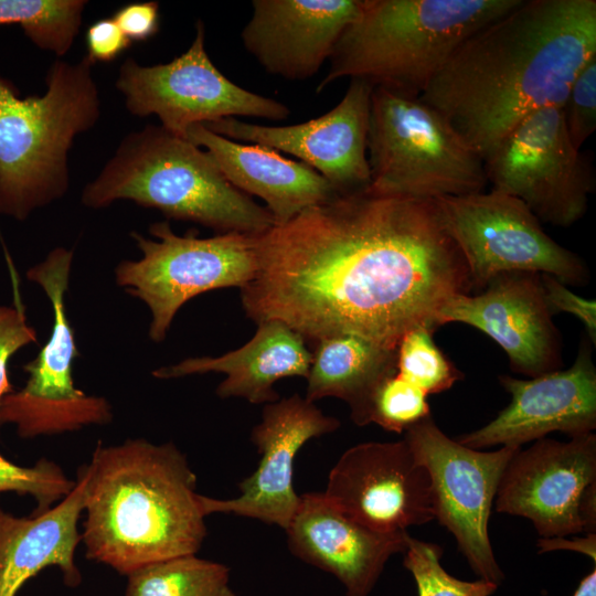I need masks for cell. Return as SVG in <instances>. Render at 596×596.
<instances>
[{
	"label": "cell",
	"mask_w": 596,
	"mask_h": 596,
	"mask_svg": "<svg viewBox=\"0 0 596 596\" xmlns=\"http://www.w3.org/2000/svg\"><path fill=\"white\" fill-rule=\"evenodd\" d=\"M254 244L258 269L241 289L246 316L279 320L306 340L348 333L396 348L415 328L434 330L443 306L472 288L435 201L337 193Z\"/></svg>",
	"instance_id": "1"
},
{
	"label": "cell",
	"mask_w": 596,
	"mask_h": 596,
	"mask_svg": "<svg viewBox=\"0 0 596 596\" xmlns=\"http://www.w3.org/2000/svg\"><path fill=\"white\" fill-rule=\"evenodd\" d=\"M594 56L595 0H521L466 39L418 98L485 162L524 118L562 107Z\"/></svg>",
	"instance_id": "2"
},
{
	"label": "cell",
	"mask_w": 596,
	"mask_h": 596,
	"mask_svg": "<svg viewBox=\"0 0 596 596\" xmlns=\"http://www.w3.org/2000/svg\"><path fill=\"white\" fill-rule=\"evenodd\" d=\"M83 468L86 518L81 535L87 558L127 576L200 551L206 536L203 494L173 443H99Z\"/></svg>",
	"instance_id": "3"
},
{
	"label": "cell",
	"mask_w": 596,
	"mask_h": 596,
	"mask_svg": "<svg viewBox=\"0 0 596 596\" xmlns=\"http://www.w3.org/2000/svg\"><path fill=\"white\" fill-rule=\"evenodd\" d=\"M520 2L361 0L317 93L348 77L373 88L419 97L466 39Z\"/></svg>",
	"instance_id": "4"
},
{
	"label": "cell",
	"mask_w": 596,
	"mask_h": 596,
	"mask_svg": "<svg viewBox=\"0 0 596 596\" xmlns=\"http://www.w3.org/2000/svg\"><path fill=\"white\" fill-rule=\"evenodd\" d=\"M119 200L219 234L259 235L274 225L266 207L231 184L206 150L161 125L126 136L81 195L95 210Z\"/></svg>",
	"instance_id": "5"
},
{
	"label": "cell",
	"mask_w": 596,
	"mask_h": 596,
	"mask_svg": "<svg viewBox=\"0 0 596 596\" xmlns=\"http://www.w3.org/2000/svg\"><path fill=\"white\" fill-rule=\"evenodd\" d=\"M93 64L56 60L44 94L25 98L0 75V214L23 221L67 192L70 149L100 116Z\"/></svg>",
	"instance_id": "6"
},
{
	"label": "cell",
	"mask_w": 596,
	"mask_h": 596,
	"mask_svg": "<svg viewBox=\"0 0 596 596\" xmlns=\"http://www.w3.org/2000/svg\"><path fill=\"white\" fill-rule=\"evenodd\" d=\"M375 195L436 201L483 191V159L418 97L373 88L368 132Z\"/></svg>",
	"instance_id": "7"
},
{
	"label": "cell",
	"mask_w": 596,
	"mask_h": 596,
	"mask_svg": "<svg viewBox=\"0 0 596 596\" xmlns=\"http://www.w3.org/2000/svg\"><path fill=\"white\" fill-rule=\"evenodd\" d=\"M149 232L157 240L131 233L141 257L120 262L115 279L148 306L153 342L166 339L188 300L214 289H242L257 273L254 235L231 232L201 238L193 231L178 235L168 221L151 224Z\"/></svg>",
	"instance_id": "8"
},
{
	"label": "cell",
	"mask_w": 596,
	"mask_h": 596,
	"mask_svg": "<svg viewBox=\"0 0 596 596\" xmlns=\"http://www.w3.org/2000/svg\"><path fill=\"white\" fill-rule=\"evenodd\" d=\"M72 262L71 249L56 247L26 272V278L41 286L51 302L53 326L36 358L23 366L29 374L24 386L7 394L0 405V424H13L22 438L113 421L110 403L103 396L86 394L73 381L78 349L65 302Z\"/></svg>",
	"instance_id": "9"
},
{
	"label": "cell",
	"mask_w": 596,
	"mask_h": 596,
	"mask_svg": "<svg viewBox=\"0 0 596 596\" xmlns=\"http://www.w3.org/2000/svg\"><path fill=\"white\" fill-rule=\"evenodd\" d=\"M435 202L472 288H485L493 277L512 272L547 274L570 285L587 280L584 262L551 238L518 198L491 189Z\"/></svg>",
	"instance_id": "10"
},
{
	"label": "cell",
	"mask_w": 596,
	"mask_h": 596,
	"mask_svg": "<svg viewBox=\"0 0 596 596\" xmlns=\"http://www.w3.org/2000/svg\"><path fill=\"white\" fill-rule=\"evenodd\" d=\"M492 189L521 200L540 222L567 227L586 213L595 189L588 157L567 132L562 107L518 124L485 160Z\"/></svg>",
	"instance_id": "11"
},
{
	"label": "cell",
	"mask_w": 596,
	"mask_h": 596,
	"mask_svg": "<svg viewBox=\"0 0 596 596\" xmlns=\"http://www.w3.org/2000/svg\"><path fill=\"white\" fill-rule=\"evenodd\" d=\"M195 31L189 49L169 63L146 66L134 58L124 61L115 84L130 114L156 115L163 128L183 138L191 126L223 118L284 120L290 115L285 104L228 79L206 53L202 21Z\"/></svg>",
	"instance_id": "12"
},
{
	"label": "cell",
	"mask_w": 596,
	"mask_h": 596,
	"mask_svg": "<svg viewBox=\"0 0 596 596\" xmlns=\"http://www.w3.org/2000/svg\"><path fill=\"white\" fill-rule=\"evenodd\" d=\"M404 440L428 472L434 519L455 536L479 578L499 585L504 575L488 523L502 473L521 447L492 451L467 447L445 435L432 415L405 430Z\"/></svg>",
	"instance_id": "13"
},
{
	"label": "cell",
	"mask_w": 596,
	"mask_h": 596,
	"mask_svg": "<svg viewBox=\"0 0 596 596\" xmlns=\"http://www.w3.org/2000/svg\"><path fill=\"white\" fill-rule=\"evenodd\" d=\"M323 493L348 517L377 532H402L434 519L428 472L404 439L347 449L330 470Z\"/></svg>",
	"instance_id": "14"
},
{
	"label": "cell",
	"mask_w": 596,
	"mask_h": 596,
	"mask_svg": "<svg viewBox=\"0 0 596 596\" xmlns=\"http://www.w3.org/2000/svg\"><path fill=\"white\" fill-rule=\"evenodd\" d=\"M373 87L350 79L340 103L328 113L289 126H264L223 118L204 126L231 140L265 146L292 155L321 174L338 193L370 183L368 132Z\"/></svg>",
	"instance_id": "15"
},
{
	"label": "cell",
	"mask_w": 596,
	"mask_h": 596,
	"mask_svg": "<svg viewBox=\"0 0 596 596\" xmlns=\"http://www.w3.org/2000/svg\"><path fill=\"white\" fill-rule=\"evenodd\" d=\"M596 482V436L568 441L540 438L509 460L496 494V511L531 520L542 538L583 532L582 497Z\"/></svg>",
	"instance_id": "16"
},
{
	"label": "cell",
	"mask_w": 596,
	"mask_h": 596,
	"mask_svg": "<svg viewBox=\"0 0 596 596\" xmlns=\"http://www.w3.org/2000/svg\"><path fill=\"white\" fill-rule=\"evenodd\" d=\"M340 421L326 415L298 394L264 405L251 440L260 459L256 470L238 483L232 499L202 496L203 510L234 514L275 524L286 530L299 503L294 489V460L310 439L336 432Z\"/></svg>",
	"instance_id": "17"
},
{
	"label": "cell",
	"mask_w": 596,
	"mask_h": 596,
	"mask_svg": "<svg viewBox=\"0 0 596 596\" xmlns=\"http://www.w3.org/2000/svg\"><path fill=\"white\" fill-rule=\"evenodd\" d=\"M499 381L511 395L510 404L483 427L460 436L461 445L521 447L553 432L577 437L596 427V369L585 341L566 370L530 380L501 375Z\"/></svg>",
	"instance_id": "18"
},
{
	"label": "cell",
	"mask_w": 596,
	"mask_h": 596,
	"mask_svg": "<svg viewBox=\"0 0 596 596\" xmlns=\"http://www.w3.org/2000/svg\"><path fill=\"white\" fill-rule=\"evenodd\" d=\"M461 322L496 341L508 354L512 370L532 377L554 371L560 362L541 274L504 273L475 296L457 294L439 310L437 327Z\"/></svg>",
	"instance_id": "19"
},
{
	"label": "cell",
	"mask_w": 596,
	"mask_h": 596,
	"mask_svg": "<svg viewBox=\"0 0 596 596\" xmlns=\"http://www.w3.org/2000/svg\"><path fill=\"white\" fill-rule=\"evenodd\" d=\"M361 0H254L242 43L269 74L290 81L316 75Z\"/></svg>",
	"instance_id": "20"
},
{
	"label": "cell",
	"mask_w": 596,
	"mask_h": 596,
	"mask_svg": "<svg viewBox=\"0 0 596 596\" xmlns=\"http://www.w3.org/2000/svg\"><path fill=\"white\" fill-rule=\"evenodd\" d=\"M289 551L333 575L347 596H369L389 558L406 550L407 531L371 530L343 513L323 492H306L285 530Z\"/></svg>",
	"instance_id": "21"
},
{
	"label": "cell",
	"mask_w": 596,
	"mask_h": 596,
	"mask_svg": "<svg viewBox=\"0 0 596 596\" xmlns=\"http://www.w3.org/2000/svg\"><path fill=\"white\" fill-rule=\"evenodd\" d=\"M187 139L204 148L236 189L263 199L274 225L285 224L307 207L324 203L338 193L311 167L275 149L240 143L202 124L191 126Z\"/></svg>",
	"instance_id": "22"
},
{
	"label": "cell",
	"mask_w": 596,
	"mask_h": 596,
	"mask_svg": "<svg viewBox=\"0 0 596 596\" xmlns=\"http://www.w3.org/2000/svg\"><path fill=\"white\" fill-rule=\"evenodd\" d=\"M86 473L83 466L72 491L52 508L15 517L0 507V596H18L28 581L56 567L63 582H82L75 551L82 541L78 520L84 512Z\"/></svg>",
	"instance_id": "23"
},
{
	"label": "cell",
	"mask_w": 596,
	"mask_h": 596,
	"mask_svg": "<svg viewBox=\"0 0 596 596\" xmlns=\"http://www.w3.org/2000/svg\"><path fill=\"white\" fill-rule=\"evenodd\" d=\"M312 352L306 339L279 320L257 323L253 338L241 348L220 356L188 358L152 372L157 379H178L217 372L225 379L217 385L221 398L240 397L252 404H268L280 398L275 383L285 377H307Z\"/></svg>",
	"instance_id": "24"
},
{
	"label": "cell",
	"mask_w": 596,
	"mask_h": 596,
	"mask_svg": "<svg viewBox=\"0 0 596 596\" xmlns=\"http://www.w3.org/2000/svg\"><path fill=\"white\" fill-rule=\"evenodd\" d=\"M305 398L344 401L352 421L369 424L372 396L383 380L396 373L397 347L377 343L355 334H334L316 341Z\"/></svg>",
	"instance_id": "25"
},
{
	"label": "cell",
	"mask_w": 596,
	"mask_h": 596,
	"mask_svg": "<svg viewBox=\"0 0 596 596\" xmlns=\"http://www.w3.org/2000/svg\"><path fill=\"white\" fill-rule=\"evenodd\" d=\"M230 568L188 554L151 563L127 575L125 596H238Z\"/></svg>",
	"instance_id": "26"
},
{
	"label": "cell",
	"mask_w": 596,
	"mask_h": 596,
	"mask_svg": "<svg viewBox=\"0 0 596 596\" xmlns=\"http://www.w3.org/2000/svg\"><path fill=\"white\" fill-rule=\"evenodd\" d=\"M83 0H0V25L18 24L39 49L65 55L78 34Z\"/></svg>",
	"instance_id": "27"
},
{
	"label": "cell",
	"mask_w": 596,
	"mask_h": 596,
	"mask_svg": "<svg viewBox=\"0 0 596 596\" xmlns=\"http://www.w3.org/2000/svg\"><path fill=\"white\" fill-rule=\"evenodd\" d=\"M433 329L418 327L406 332L397 343L396 373L427 395L449 390L462 379L433 339Z\"/></svg>",
	"instance_id": "28"
},
{
	"label": "cell",
	"mask_w": 596,
	"mask_h": 596,
	"mask_svg": "<svg viewBox=\"0 0 596 596\" xmlns=\"http://www.w3.org/2000/svg\"><path fill=\"white\" fill-rule=\"evenodd\" d=\"M404 567L417 586L418 596H490L498 585L485 579L467 582L454 577L440 564L443 549L434 543L406 538Z\"/></svg>",
	"instance_id": "29"
},
{
	"label": "cell",
	"mask_w": 596,
	"mask_h": 596,
	"mask_svg": "<svg viewBox=\"0 0 596 596\" xmlns=\"http://www.w3.org/2000/svg\"><path fill=\"white\" fill-rule=\"evenodd\" d=\"M74 486L75 481L50 459L41 458L33 466H20L0 455V494L14 492L32 497L36 502L33 514L52 508Z\"/></svg>",
	"instance_id": "30"
},
{
	"label": "cell",
	"mask_w": 596,
	"mask_h": 596,
	"mask_svg": "<svg viewBox=\"0 0 596 596\" xmlns=\"http://www.w3.org/2000/svg\"><path fill=\"white\" fill-rule=\"evenodd\" d=\"M430 416L427 394L397 373L376 387L369 409V424L401 434Z\"/></svg>",
	"instance_id": "31"
},
{
	"label": "cell",
	"mask_w": 596,
	"mask_h": 596,
	"mask_svg": "<svg viewBox=\"0 0 596 596\" xmlns=\"http://www.w3.org/2000/svg\"><path fill=\"white\" fill-rule=\"evenodd\" d=\"M562 113L573 145L582 149L596 130V56L576 75L562 106Z\"/></svg>",
	"instance_id": "32"
},
{
	"label": "cell",
	"mask_w": 596,
	"mask_h": 596,
	"mask_svg": "<svg viewBox=\"0 0 596 596\" xmlns=\"http://www.w3.org/2000/svg\"><path fill=\"white\" fill-rule=\"evenodd\" d=\"M35 342L36 331L28 323L24 308L0 305V405L13 391L8 375L9 360L20 349Z\"/></svg>",
	"instance_id": "33"
},
{
	"label": "cell",
	"mask_w": 596,
	"mask_h": 596,
	"mask_svg": "<svg viewBox=\"0 0 596 596\" xmlns=\"http://www.w3.org/2000/svg\"><path fill=\"white\" fill-rule=\"evenodd\" d=\"M544 300L550 313L568 312L575 316L585 327L593 344L596 342V302L583 298L555 277L541 274Z\"/></svg>",
	"instance_id": "34"
},
{
	"label": "cell",
	"mask_w": 596,
	"mask_h": 596,
	"mask_svg": "<svg viewBox=\"0 0 596 596\" xmlns=\"http://www.w3.org/2000/svg\"><path fill=\"white\" fill-rule=\"evenodd\" d=\"M130 44L113 18L98 20L86 31L87 56L94 63L116 60Z\"/></svg>",
	"instance_id": "35"
},
{
	"label": "cell",
	"mask_w": 596,
	"mask_h": 596,
	"mask_svg": "<svg viewBox=\"0 0 596 596\" xmlns=\"http://www.w3.org/2000/svg\"><path fill=\"white\" fill-rule=\"evenodd\" d=\"M124 34L132 41H147L159 30V4L155 1L124 6L113 17Z\"/></svg>",
	"instance_id": "36"
},
{
	"label": "cell",
	"mask_w": 596,
	"mask_h": 596,
	"mask_svg": "<svg viewBox=\"0 0 596 596\" xmlns=\"http://www.w3.org/2000/svg\"><path fill=\"white\" fill-rule=\"evenodd\" d=\"M539 553L554 550H568L583 553L596 563V534L589 533L585 538L567 540L565 538H541L538 541Z\"/></svg>",
	"instance_id": "37"
},
{
	"label": "cell",
	"mask_w": 596,
	"mask_h": 596,
	"mask_svg": "<svg viewBox=\"0 0 596 596\" xmlns=\"http://www.w3.org/2000/svg\"><path fill=\"white\" fill-rule=\"evenodd\" d=\"M578 517L583 532L595 533L596 531V482L585 490L578 510Z\"/></svg>",
	"instance_id": "38"
},
{
	"label": "cell",
	"mask_w": 596,
	"mask_h": 596,
	"mask_svg": "<svg viewBox=\"0 0 596 596\" xmlns=\"http://www.w3.org/2000/svg\"><path fill=\"white\" fill-rule=\"evenodd\" d=\"M573 596H596V570L593 568L578 584Z\"/></svg>",
	"instance_id": "39"
}]
</instances>
